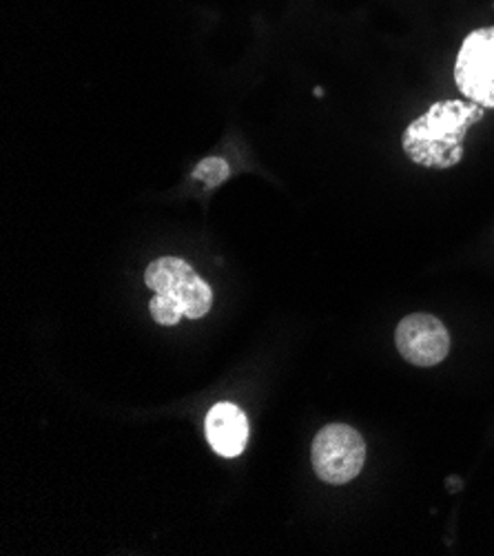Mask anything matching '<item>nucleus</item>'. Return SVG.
<instances>
[{"label":"nucleus","instance_id":"5","mask_svg":"<svg viewBox=\"0 0 494 556\" xmlns=\"http://www.w3.org/2000/svg\"><path fill=\"white\" fill-rule=\"evenodd\" d=\"M395 342L402 357L421 368L442 364L451 351V336L446 326L426 313L404 317L397 326Z\"/></svg>","mask_w":494,"mask_h":556},{"label":"nucleus","instance_id":"4","mask_svg":"<svg viewBox=\"0 0 494 556\" xmlns=\"http://www.w3.org/2000/svg\"><path fill=\"white\" fill-rule=\"evenodd\" d=\"M455 83L468 100L494 109V27H481L466 36L457 53Z\"/></svg>","mask_w":494,"mask_h":556},{"label":"nucleus","instance_id":"8","mask_svg":"<svg viewBox=\"0 0 494 556\" xmlns=\"http://www.w3.org/2000/svg\"><path fill=\"white\" fill-rule=\"evenodd\" d=\"M149 308H151L153 319H155L157 324H162V326H176V324H180V319L185 317V313H182L174 302L164 300V298H160V295H155V298L151 300Z\"/></svg>","mask_w":494,"mask_h":556},{"label":"nucleus","instance_id":"6","mask_svg":"<svg viewBox=\"0 0 494 556\" xmlns=\"http://www.w3.org/2000/svg\"><path fill=\"white\" fill-rule=\"evenodd\" d=\"M204 426L206 439L217 455L229 459L242 455L249 439V419L236 404H215L208 410Z\"/></svg>","mask_w":494,"mask_h":556},{"label":"nucleus","instance_id":"7","mask_svg":"<svg viewBox=\"0 0 494 556\" xmlns=\"http://www.w3.org/2000/svg\"><path fill=\"white\" fill-rule=\"evenodd\" d=\"M193 178L202 180L208 189H213L229 178V164L219 157H206L198 164V169L193 172Z\"/></svg>","mask_w":494,"mask_h":556},{"label":"nucleus","instance_id":"2","mask_svg":"<svg viewBox=\"0 0 494 556\" xmlns=\"http://www.w3.org/2000/svg\"><path fill=\"white\" fill-rule=\"evenodd\" d=\"M144 285L155 295L174 302L189 319H200L211 311V287L180 257L153 260L144 273Z\"/></svg>","mask_w":494,"mask_h":556},{"label":"nucleus","instance_id":"3","mask_svg":"<svg viewBox=\"0 0 494 556\" xmlns=\"http://www.w3.org/2000/svg\"><path fill=\"white\" fill-rule=\"evenodd\" d=\"M311 455L313 468L321 481L344 485L362 472L366 464V443L355 428L331 424L317 432Z\"/></svg>","mask_w":494,"mask_h":556},{"label":"nucleus","instance_id":"1","mask_svg":"<svg viewBox=\"0 0 494 556\" xmlns=\"http://www.w3.org/2000/svg\"><path fill=\"white\" fill-rule=\"evenodd\" d=\"M483 118V106L464 100L434 102L406 129L402 144L408 157L426 169H451L464 157L468 129Z\"/></svg>","mask_w":494,"mask_h":556}]
</instances>
